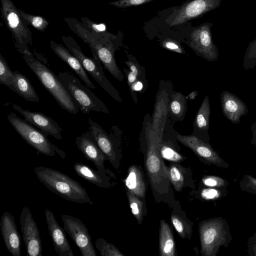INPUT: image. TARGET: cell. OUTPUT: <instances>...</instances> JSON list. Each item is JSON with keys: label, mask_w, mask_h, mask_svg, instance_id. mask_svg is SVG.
Wrapping results in <instances>:
<instances>
[{"label": "cell", "mask_w": 256, "mask_h": 256, "mask_svg": "<svg viewBox=\"0 0 256 256\" xmlns=\"http://www.w3.org/2000/svg\"><path fill=\"white\" fill-rule=\"evenodd\" d=\"M64 20L70 30L80 38L90 48H94L105 68L116 79L122 82L124 76L118 67L114 52L118 47L116 36L108 32L102 34L90 32L82 23L72 17Z\"/></svg>", "instance_id": "obj_1"}, {"label": "cell", "mask_w": 256, "mask_h": 256, "mask_svg": "<svg viewBox=\"0 0 256 256\" xmlns=\"http://www.w3.org/2000/svg\"><path fill=\"white\" fill-rule=\"evenodd\" d=\"M34 170L40 182L52 192L74 202L93 204L86 189L69 176L45 166H36Z\"/></svg>", "instance_id": "obj_2"}, {"label": "cell", "mask_w": 256, "mask_h": 256, "mask_svg": "<svg viewBox=\"0 0 256 256\" xmlns=\"http://www.w3.org/2000/svg\"><path fill=\"white\" fill-rule=\"evenodd\" d=\"M26 63L41 84L63 110L72 114L78 112L79 108L70 96L61 80L48 67L36 58L32 53L22 54Z\"/></svg>", "instance_id": "obj_3"}, {"label": "cell", "mask_w": 256, "mask_h": 256, "mask_svg": "<svg viewBox=\"0 0 256 256\" xmlns=\"http://www.w3.org/2000/svg\"><path fill=\"white\" fill-rule=\"evenodd\" d=\"M147 151L146 166L148 178L154 190L158 192H166L168 190L169 180L167 168L164 164L160 152L162 141L156 137L150 123L146 126Z\"/></svg>", "instance_id": "obj_4"}, {"label": "cell", "mask_w": 256, "mask_h": 256, "mask_svg": "<svg viewBox=\"0 0 256 256\" xmlns=\"http://www.w3.org/2000/svg\"><path fill=\"white\" fill-rule=\"evenodd\" d=\"M62 40L66 48L79 60L85 70L88 72L100 86L112 98L119 102H122V100L118 92L106 76L101 65V61L95 50L90 48L92 58H90L84 54L80 46L72 36L64 35L62 36Z\"/></svg>", "instance_id": "obj_5"}, {"label": "cell", "mask_w": 256, "mask_h": 256, "mask_svg": "<svg viewBox=\"0 0 256 256\" xmlns=\"http://www.w3.org/2000/svg\"><path fill=\"white\" fill-rule=\"evenodd\" d=\"M10 123L25 142L38 153L46 156H54L58 154L62 159L66 158L64 151L52 143L40 130L11 112L7 116Z\"/></svg>", "instance_id": "obj_6"}, {"label": "cell", "mask_w": 256, "mask_h": 256, "mask_svg": "<svg viewBox=\"0 0 256 256\" xmlns=\"http://www.w3.org/2000/svg\"><path fill=\"white\" fill-rule=\"evenodd\" d=\"M58 76L66 90L84 114L91 111L108 114L109 110L89 88L84 85L79 79L70 72H60Z\"/></svg>", "instance_id": "obj_7"}, {"label": "cell", "mask_w": 256, "mask_h": 256, "mask_svg": "<svg viewBox=\"0 0 256 256\" xmlns=\"http://www.w3.org/2000/svg\"><path fill=\"white\" fill-rule=\"evenodd\" d=\"M202 254L204 256H215L221 246H225L231 240V235L226 221L216 218L204 221L199 228Z\"/></svg>", "instance_id": "obj_8"}, {"label": "cell", "mask_w": 256, "mask_h": 256, "mask_svg": "<svg viewBox=\"0 0 256 256\" xmlns=\"http://www.w3.org/2000/svg\"><path fill=\"white\" fill-rule=\"evenodd\" d=\"M3 21L10 32L16 50L22 54L32 53L28 45L32 46V33L22 21L18 8L12 0H0Z\"/></svg>", "instance_id": "obj_9"}, {"label": "cell", "mask_w": 256, "mask_h": 256, "mask_svg": "<svg viewBox=\"0 0 256 256\" xmlns=\"http://www.w3.org/2000/svg\"><path fill=\"white\" fill-rule=\"evenodd\" d=\"M222 0H190L174 8L172 13L166 21L174 26L202 17L205 14L218 8Z\"/></svg>", "instance_id": "obj_10"}, {"label": "cell", "mask_w": 256, "mask_h": 256, "mask_svg": "<svg viewBox=\"0 0 256 256\" xmlns=\"http://www.w3.org/2000/svg\"><path fill=\"white\" fill-rule=\"evenodd\" d=\"M212 22H204L194 28L190 35V47L199 56L210 62L216 61L218 50L211 32Z\"/></svg>", "instance_id": "obj_11"}, {"label": "cell", "mask_w": 256, "mask_h": 256, "mask_svg": "<svg viewBox=\"0 0 256 256\" xmlns=\"http://www.w3.org/2000/svg\"><path fill=\"white\" fill-rule=\"evenodd\" d=\"M64 228L79 248L82 256H96L90 236L86 225L79 218L62 214Z\"/></svg>", "instance_id": "obj_12"}, {"label": "cell", "mask_w": 256, "mask_h": 256, "mask_svg": "<svg viewBox=\"0 0 256 256\" xmlns=\"http://www.w3.org/2000/svg\"><path fill=\"white\" fill-rule=\"evenodd\" d=\"M20 230L28 256H42V245L38 228L29 208L24 206L20 216Z\"/></svg>", "instance_id": "obj_13"}, {"label": "cell", "mask_w": 256, "mask_h": 256, "mask_svg": "<svg viewBox=\"0 0 256 256\" xmlns=\"http://www.w3.org/2000/svg\"><path fill=\"white\" fill-rule=\"evenodd\" d=\"M89 127L94 138L108 160L116 168L118 164V149L117 146L118 130L116 126L111 127L110 133L90 118H88Z\"/></svg>", "instance_id": "obj_14"}, {"label": "cell", "mask_w": 256, "mask_h": 256, "mask_svg": "<svg viewBox=\"0 0 256 256\" xmlns=\"http://www.w3.org/2000/svg\"><path fill=\"white\" fill-rule=\"evenodd\" d=\"M176 138L180 143L190 148L207 163L223 168L229 167L228 164L213 149L208 142L204 140L194 134L183 136L178 134L176 135Z\"/></svg>", "instance_id": "obj_15"}, {"label": "cell", "mask_w": 256, "mask_h": 256, "mask_svg": "<svg viewBox=\"0 0 256 256\" xmlns=\"http://www.w3.org/2000/svg\"><path fill=\"white\" fill-rule=\"evenodd\" d=\"M12 108L20 113L28 122L38 128L45 135H50L58 140H62V128L52 118L40 112H32L24 109L18 105L12 104Z\"/></svg>", "instance_id": "obj_16"}, {"label": "cell", "mask_w": 256, "mask_h": 256, "mask_svg": "<svg viewBox=\"0 0 256 256\" xmlns=\"http://www.w3.org/2000/svg\"><path fill=\"white\" fill-rule=\"evenodd\" d=\"M76 144L84 156L92 162L98 171L106 173L104 162L108 160L98 147L90 130L77 136Z\"/></svg>", "instance_id": "obj_17"}, {"label": "cell", "mask_w": 256, "mask_h": 256, "mask_svg": "<svg viewBox=\"0 0 256 256\" xmlns=\"http://www.w3.org/2000/svg\"><path fill=\"white\" fill-rule=\"evenodd\" d=\"M1 234L7 250L13 256H20L21 236L14 216L4 212L0 217Z\"/></svg>", "instance_id": "obj_18"}, {"label": "cell", "mask_w": 256, "mask_h": 256, "mask_svg": "<svg viewBox=\"0 0 256 256\" xmlns=\"http://www.w3.org/2000/svg\"><path fill=\"white\" fill-rule=\"evenodd\" d=\"M44 215L48 232L56 254L59 256H74L65 230L58 224L53 212L46 209Z\"/></svg>", "instance_id": "obj_19"}, {"label": "cell", "mask_w": 256, "mask_h": 256, "mask_svg": "<svg viewBox=\"0 0 256 256\" xmlns=\"http://www.w3.org/2000/svg\"><path fill=\"white\" fill-rule=\"evenodd\" d=\"M224 115L231 122L238 124L242 116L247 114L248 110L244 102L234 94L224 90L220 95Z\"/></svg>", "instance_id": "obj_20"}, {"label": "cell", "mask_w": 256, "mask_h": 256, "mask_svg": "<svg viewBox=\"0 0 256 256\" xmlns=\"http://www.w3.org/2000/svg\"><path fill=\"white\" fill-rule=\"evenodd\" d=\"M169 100L166 91L164 89L160 90L157 94L152 122L150 123L154 135L160 141H162L164 130L169 111Z\"/></svg>", "instance_id": "obj_21"}, {"label": "cell", "mask_w": 256, "mask_h": 256, "mask_svg": "<svg viewBox=\"0 0 256 256\" xmlns=\"http://www.w3.org/2000/svg\"><path fill=\"white\" fill-rule=\"evenodd\" d=\"M50 47L58 58L70 66L86 86L96 88L79 60L67 48L52 40L50 41Z\"/></svg>", "instance_id": "obj_22"}, {"label": "cell", "mask_w": 256, "mask_h": 256, "mask_svg": "<svg viewBox=\"0 0 256 256\" xmlns=\"http://www.w3.org/2000/svg\"><path fill=\"white\" fill-rule=\"evenodd\" d=\"M210 109L209 97L206 94L196 116L194 124V130L196 136L208 142V130Z\"/></svg>", "instance_id": "obj_23"}, {"label": "cell", "mask_w": 256, "mask_h": 256, "mask_svg": "<svg viewBox=\"0 0 256 256\" xmlns=\"http://www.w3.org/2000/svg\"><path fill=\"white\" fill-rule=\"evenodd\" d=\"M10 89L30 102H38L40 98L28 78L18 71L14 72V80Z\"/></svg>", "instance_id": "obj_24"}, {"label": "cell", "mask_w": 256, "mask_h": 256, "mask_svg": "<svg viewBox=\"0 0 256 256\" xmlns=\"http://www.w3.org/2000/svg\"><path fill=\"white\" fill-rule=\"evenodd\" d=\"M73 168L79 176L96 186L106 188L110 186L109 178L106 173L94 170L88 165L82 162L75 163Z\"/></svg>", "instance_id": "obj_25"}, {"label": "cell", "mask_w": 256, "mask_h": 256, "mask_svg": "<svg viewBox=\"0 0 256 256\" xmlns=\"http://www.w3.org/2000/svg\"><path fill=\"white\" fill-rule=\"evenodd\" d=\"M124 183L127 189L138 197L143 198L145 196L146 186L142 172L135 165L130 166Z\"/></svg>", "instance_id": "obj_26"}, {"label": "cell", "mask_w": 256, "mask_h": 256, "mask_svg": "<svg viewBox=\"0 0 256 256\" xmlns=\"http://www.w3.org/2000/svg\"><path fill=\"white\" fill-rule=\"evenodd\" d=\"M159 248L162 256L176 255L175 243L172 232L168 224L164 220L160 222Z\"/></svg>", "instance_id": "obj_27"}, {"label": "cell", "mask_w": 256, "mask_h": 256, "mask_svg": "<svg viewBox=\"0 0 256 256\" xmlns=\"http://www.w3.org/2000/svg\"><path fill=\"white\" fill-rule=\"evenodd\" d=\"M187 98L180 92H174L169 100V112L176 120H182L186 111Z\"/></svg>", "instance_id": "obj_28"}, {"label": "cell", "mask_w": 256, "mask_h": 256, "mask_svg": "<svg viewBox=\"0 0 256 256\" xmlns=\"http://www.w3.org/2000/svg\"><path fill=\"white\" fill-rule=\"evenodd\" d=\"M128 60L125 62V64L128 66V71L124 69V72L127 74L128 84L130 90L133 86L138 82L142 80V78H145L144 68L141 66L134 58L132 56L128 55Z\"/></svg>", "instance_id": "obj_29"}, {"label": "cell", "mask_w": 256, "mask_h": 256, "mask_svg": "<svg viewBox=\"0 0 256 256\" xmlns=\"http://www.w3.org/2000/svg\"><path fill=\"white\" fill-rule=\"evenodd\" d=\"M18 10L26 25L32 26L38 31L44 32L49 25L48 21L41 16L30 14L19 8Z\"/></svg>", "instance_id": "obj_30"}, {"label": "cell", "mask_w": 256, "mask_h": 256, "mask_svg": "<svg viewBox=\"0 0 256 256\" xmlns=\"http://www.w3.org/2000/svg\"><path fill=\"white\" fill-rule=\"evenodd\" d=\"M168 170V174L170 181L174 189L180 192L181 190L184 182V178L180 168L177 164H172Z\"/></svg>", "instance_id": "obj_31"}, {"label": "cell", "mask_w": 256, "mask_h": 256, "mask_svg": "<svg viewBox=\"0 0 256 256\" xmlns=\"http://www.w3.org/2000/svg\"><path fill=\"white\" fill-rule=\"evenodd\" d=\"M95 246L102 256H124L113 244L108 242L102 238H99L96 240Z\"/></svg>", "instance_id": "obj_32"}, {"label": "cell", "mask_w": 256, "mask_h": 256, "mask_svg": "<svg viewBox=\"0 0 256 256\" xmlns=\"http://www.w3.org/2000/svg\"><path fill=\"white\" fill-rule=\"evenodd\" d=\"M126 195L132 212L140 224L142 220L143 203L133 192L126 189Z\"/></svg>", "instance_id": "obj_33"}, {"label": "cell", "mask_w": 256, "mask_h": 256, "mask_svg": "<svg viewBox=\"0 0 256 256\" xmlns=\"http://www.w3.org/2000/svg\"><path fill=\"white\" fill-rule=\"evenodd\" d=\"M14 80V72L10 70L5 58L0 54V84L10 88Z\"/></svg>", "instance_id": "obj_34"}, {"label": "cell", "mask_w": 256, "mask_h": 256, "mask_svg": "<svg viewBox=\"0 0 256 256\" xmlns=\"http://www.w3.org/2000/svg\"><path fill=\"white\" fill-rule=\"evenodd\" d=\"M256 66V37L246 48L244 57L243 68L245 70L254 69Z\"/></svg>", "instance_id": "obj_35"}, {"label": "cell", "mask_w": 256, "mask_h": 256, "mask_svg": "<svg viewBox=\"0 0 256 256\" xmlns=\"http://www.w3.org/2000/svg\"><path fill=\"white\" fill-rule=\"evenodd\" d=\"M160 152L162 158L168 160L180 162L182 160V156L176 151L174 148L163 142L160 146Z\"/></svg>", "instance_id": "obj_36"}, {"label": "cell", "mask_w": 256, "mask_h": 256, "mask_svg": "<svg viewBox=\"0 0 256 256\" xmlns=\"http://www.w3.org/2000/svg\"><path fill=\"white\" fill-rule=\"evenodd\" d=\"M81 22L84 26L90 32L102 34L107 32L106 26L104 23H97L86 17H81Z\"/></svg>", "instance_id": "obj_37"}, {"label": "cell", "mask_w": 256, "mask_h": 256, "mask_svg": "<svg viewBox=\"0 0 256 256\" xmlns=\"http://www.w3.org/2000/svg\"><path fill=\"white\" fill-rule=\"evenodd\" d=\"M242 190L256 194V178L252 176L244 175L240 182Z\"/></svg>", "instance_id": "obj_38"}, {"label": "cell", "mask_w": 256, "mask_h": 256, "mask_svg": "<svg viewBox=\"0 0 256 256\" xmlns=\"http://www.w3.org/2000/svg\"><path fill=\"white\" fill-rule=\"evenodd\" d=\"M162 47L168 50L178 54H185L183 47L177 41L170 38H166L160 42Z\"/></svg>", "instance_id": "obj_39"}, {"label": "cell", "mask_w": 256, "mask_h": 256, "mask_svg": "<svg viewBox=\"0 0 256 256\" xmlns=\"http://www.w3.org/2000/svg\"><path fill=\"white\" fill-rule=\"evenodd\" d=\"M154 0H118L110 2V4L118 8H124L128 7L146 4Z\"/></svg>", "instance_id": "obj_40"}, {"label": "cell", "mask_w": 256, "mask_h": 256, "mask_svg": "<svg viewBox=\"0 0 256 256\" xmlns=\"http://www.w3.org/2000/svg\"><path fill=\"white\" fill-rule=\"evenodd\" d=\"M202 182L204 186L211 188L224 187L228 184L224 180L216 176H205Z\"/></svg>", "instance_id": "obj_41"}, {"label": "cell", "mask_w": 256, "mask_h": 256, "mask_svg": "<svg viewBox=\"0 0 256 256\" xmlns=\"http://www.w3.org/2000/svg\"><path fill=\"white\" fill-rule=\"evenodd\" d=\"M172 222L180 236L184 238L185 237V227L182 220L178 216L172 214L171 216Z\"/></svg>", "instance_id": "obj_42"}, {"label": "cell", "mask_w": 256, "mask_h": 256, "mask_svg": "<svg viewBox=\"0 0 256 256\" xmlns=\"http://www.w3.org/2000/svg\"><path fill=\"white\" fill-rule=\"evenodd\" d=\"M201 196L204 200H215L220 196V192L212 188L203 189L200 192Z\"/></svg>", "instance_id": "obj_43"}, {"label": "cell", "mask_w": 256, "mask_h": 256, "mask_svg": "<svg viewBox=\"0 0 256 256\" xmlns=\"http://www.w3.org/2000/svg\"><path fill=\"white\" fill-rule=\"evenodd\" d=\"M248 252L250 255L256 256V232L249 240Z\"/></svg>", "instance_id": "obj_44"}, {"label": "cell", "mask_w": 256, "mask_h": 256, "mask_svg": "<svg viewBox=\"0 0 256 256\" xmlns=\"http://www.w3.org/2000/svg\"><path fill=\"white\" fill-rule=\"evenodd\" d=\"M250 130L252 132L251 144L256 146V122L250 126Z\"/></svg>", "instance_id": "obj_45"}, {"label": "cell", "mask_w": 256, "mask_h": 256, "mask_svg": "<svg viewBox=\"0 0 256 256\" xmlns=\"http://www.w3.org/2000/svg\"><path fill=\"white\" fill-rule=\"evenodd\" d=\"M198 92L197 91H193L192 92H190L187 98L192 100H194L196 97L198 96Z\"/></svg>", "instance_id": "obj_46"}]
</instances>
